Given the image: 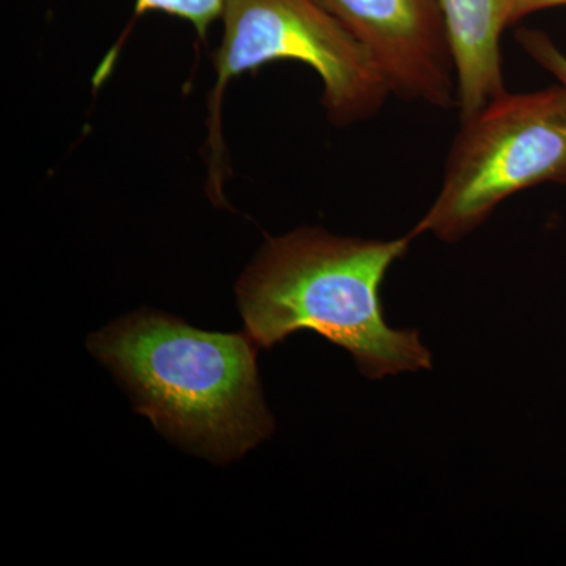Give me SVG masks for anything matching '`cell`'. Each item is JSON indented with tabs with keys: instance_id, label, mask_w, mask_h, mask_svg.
<instances>
[{
	"instance_id": "cell-6",
	"label": "cell",
	"mask_w": 566,
	"mask_h": 566,
	"mask_svg": "<svg viewBox=\"0 0 566 566\" xmlns=\"http://www.w3.org/2000/svg\"><path fill=\"white\" fill-rule=\"evenodd\" d=\"M457 77L460 120L506 91L502 33L509 29L506 0H439Z\"/></svg>"
},
{
	"instance_id": "cell-2",
	"label": "cell",
	"mask_w": 566,
	"mask_h": 566,
	"mask_svg": "<svg viewBox=\"0 0 566 566\" xmlns=\"http://www.w3.org/2000/svg\"><path fill=\"white\" fill-rule=\"evenodd\" d=\"M88 352L174 444L232 463L274 433L248 334L207 333L140 308L88 338Z\"/></svg>"
},
{
	"instance_id": "cell-8",
	"label": "cell",
	"mask_w": 566,
	"mask_h": 566,
	"mask_svg": "<svg viewBox=\"0 0 566 566\" xmlns=\"http://www.w3.org/2000/svg\"><path fill=\"white\" fill-rule=\"evenodd\" d=\"M516 41L528 57L566 85V54L546 32L538 29H520Z\"/></svg>"
},
{
	"instance_id": "cell-5",
	"label": "cell",
	"mask_w": 566,
	"mask_h": 566,
	"mask_svg": "<svg viewBox=\"0 0 566 566\" xmlns=\"http://www.w3.org/2000/svg\"><path fill=\"white\" fill-rule=\"evenodd\" d=\"M367 50L390 93L457 107V77L439 0H318Z\"/></svg>"
},
{
	"instance_id": "cell-7",
	"label": "cell",
	"mask_w": 566,
	"mask_h": 566,
	"mask_svg": "<svg viewBox=\"0 0 566 566\" xmlns=\"http://www.w3.org/2000/svg\"><path fill=\"white\" fill-rule=\"evenodd\" d=\"M227 0H136L134 18L163 13L188 22L200 39H205L216 22H221Z\"/></svg>"
},
{
	"instance_id": "cell-3",
	"label": "cell",
	"mask_w": 566,
	"mask_h": 566,
	"mask_svg": "<svg viewBox=\"0 0 566 566\" xmlns=\"http://www.w3.org/2000/svg\"><path fill=\"white\" fill-rule=\"evenodd\" d=\"M221 22L216 80L207 104V182L214 203H226L223 96L244 73L268 63H303L322 82L324 111L338 128L370 120L392 95L367 50L318 0H227Z\"/></svg>"
},
{
	"instance_id": "cell-9",
	"label": "cell",
	"mask_w": 566,
	"mask_h": 566,
	"mask_svg": "<svg viewBox=\"0 0 566 566\" xmlns=\"http://www.w3.org/2000/svg\"><path fill=\"white\" fill-rule=\"evenodd\" d=\"M564 6H566V0H506V22H509V28H512L536 11Z\"/></svg>"
},
{
	"instance_id": "cell-1",
	"label": "cell",
	"mask_w": 566,
	"mask_h": 566,
	"mask_svg": "<svg viewBox=\"0 0 566 566\" xmlns=\"http://www.w3.org/2000/svg\"><path fill=\"white\" fill-rule=\"evenodd\" d=\"M411 233L365 240L300 227L268 237L234 285L245 334L271 349L300 331H314L352 354L368 379L430 370L419 331L389 326L381 285L408 252Z\"/></svg>"
},
{
	"instance_id": "cell-4",
	"label": "cell",
	"mask_w": 566,
	"mask_h": 566,
	"mask_svg": "<svg viewBox=\"0 0 566 566\" xmlns=\"http://www.w3.org/2000/svg\"><path fill=\"white\" fill-rule=\"evenodd\" d=\"M566 185V85L506 92L461 128L434 202L411 230L457 243L502 203L535 186Z\"/></svg>"
}]
</instances>
